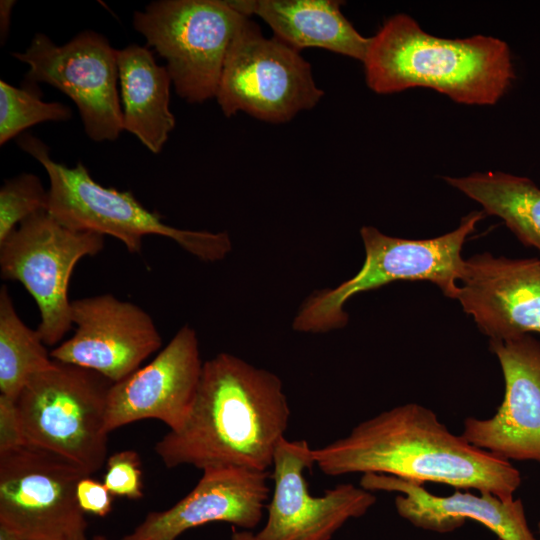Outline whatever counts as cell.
<instances>
[{
	"label": "cell",
	"mask_w": 540,
	"mask_h": 540,
	"mask_svg": "<svg viewBox=\"0 0 540 540\" xmlns=\"http://www.w3.org/2000/svg\"><path fill=\"white\" fill-rule=\"evenodd\" d=\"M315 465L326 475H392L412 482H434L491 493L513 500L521 474L510 461L453 434L431 409L407 403L357 424L351 432L313 449Z\"/></svg>",
	"instance_id": "6da1fadb"
},
{
	"label": "cell",
	"mask_w": 540,
	"mask_h": 540,
	"mask_svg": "<svg viewBox=\"0 0 540 540\" xmlns=\"http://www.w3.org/2000/svg\"><path fill=\"white\" fill-rule=\"evenodd\" d=\"M290 408L280 378L229 353L203 363L191 411L155 445L167 468L269 471L285 438Z\"/></svg>",
	"instance_id": "7a4b0ae2"
},
{
	"label": "cell",
	"mask_w": 540,
	"mask_h": 540,
	"mask_svg": "<svg viewBox=\"0 0 540 540\" xmlns=\"http://www.w3.org/2000/svg\"><path fill=\"white\" fill-rule=\"evenodd\" d=\"M367 86L377 94L433 89L465 105H494L515 79L511 50L496 37L441 38L398 13L370 37L363 61Z\"/></svg>",
	"instance_id": "3957f363"
},
{
	"label": "cell",
	"mask_w": 540,
	"mask_h": 540,
	"mask_svg": "<svg viewBox=\"0 0 540 540\" xmlns=\"http://www.w3.org/2000/svg\"><path fill=\"white\" fill-rule=\"evenodd\" d=\"M19 147L36 159L49 178L47 211L64 226L112 236L130 253L142 251L143 239L159 235L206 262L224 259L232 243L226 232L178 229L167 225L162 216L145 208L129 191L104 187L87 168L78 163L68 167L50 157L49 147L29 133L18 137Z\"/></svg>",
	"instance_id": "277c9868"
},
{
	"label": "cell",
	"mask_w": 540,
	"mask_h": 540,
	"mask_svg": "<svg viewBox=\"0 0 540 540\" xmlns=\"http://www.w3.org/2000/svg\"><path fill=\"white\" fill-rule=\"evenodd\" d=\"M484 216V211L471 212L455 230L424 240L388 236L375 227H362L365 260L361 269L337 287L312 294L298 311L293 329L323 333L341 328L348 322L344 305L351 297L398 280L429 281L445 296L456 299L463 244Z\"/></svg>",
	"instance_id": "5b68a950"
},
{
	"label": "cell",
	"mask_w": 540,
	"mask_h": 540,
	"mask_svg": "<svg viewBox=\"0 0 540 540\" xmlns=\"http://www.w3.org/2000/svg\"><path fill=\"white\" fill-rule=\"evenodd\" d=\"M112 382L101 374L54 360L33 375L16 404L26 444L62 455L90 476L107 460L105 429Z\"/></svg>",
	"instance_id": "8992f818"
},
{
	"label": "cell",
	"mask_w": 540,
	"mask_h": 540,
	"mask_svg": "<svg viewBox=\"0 0 540 540\" xmlns=\"http://www.w3.org/2000/svg\"><path fill=\"white\" fill-rule=\"evenodd\" d=\"M246 16L227 0H158L133 27L166 61L175 92L189 103L216 96L230 45Z\"/></svg>",
	"instance_id": "52a82bcc"
},
{
	"label": "cell",
	"mask_w": 540,
	"mask_h": 540,
	"mask_svg": "<svg viewBox=\"0 0 540 540\" xmlns=\"http://www.w3.org/2000/svg\"><path fill=\"white\" fill-rule=\"evenodd\" d=\"M324 91L311 65L246 17L228 50L215 98L226 117L245 112L270 123L290 121L315 107Z\"/></svg>",
	"instance_id": "ba28073f"
},
{
	"label": "cell",
	"mask_w": 540,
	"mask_h": 540,
	"mask_svg": "<svg viewBox=\"0 0 540 540\" xmlns=\"http://www.w3.org/2000/svg\"><path fill=\"white\" fill-rule=\"evenodd\" d=\"M104 247V236L70 229L48 211L24 220L0 243V275L20 282L35 300L37 328L47 346L59 343L72 328L69 282L76 264Z\"/></svg>",
	"instance_id": "9c48e42d"
},
{
	"label": "cell",
	"mask_w": 540,
	"mask_h": 540,
	"mask_svg": "<svg viewBox=\"0 0 540 540\" xmlns=\"http://www.w3.org/2000/svg\"><path fill=\"white\" fill-rule=\"evenodd\" d=\"M11 56L28 65L25 83L48 84L75 103L91 140L115 141L124 131L117 50L103 35L85 30L59 46L37 33L24 52Z\"/></svg>",
	"instance_id": "30bf717a"
},
{
	"label": "cell",
	"mask_w": 540,
	"mask_h": 540,
	"mask_svg": "<svg viewBox=\"0 0 540 540\" xmlns=\"http://www.w3.org/2000/svg\"><path fill=\"white\" fill-rule=\"evenodd\" d=\"M85 476L72 460L30 444L0 453V524L33 540L86 532L76 498Z\"/></svg>",
	"instance_id": "8fae6325"
},
{
	"label": "cell",
	"mask_w": 540,
	"mask_h": 540,
	"mask_svg": "<svg viewBox=\"0 0 540 540\" xmlns=\"http://www.w3.org/2000/svg\"><path fill=\"white\" fill-rule=\"evenodd\" d=\"M314 465L306 440L282 439L272 466L268 518L254 540H331L347 521L362 517L376 503L373 492L351 483L312 495L304 473Z\"/></svg>",
	"instance_id": "7c38bea8"
},
{
	"label": "cell",
	"mask_w": 540,
	"mask_h": 540,
	"mask_svg": "<svg viewBox=\"0 0 540 540\" xmlns=\"http://www.w3.org/2000/svg\"><path fill=\"white\" fill-rule=\"evenodd\" d=\"M74 334L50 355L53 360L93 370L112 383L135 372L162 346L151 316L112 294L71 301Z\"/></svg>",
	"instance_id": "4fadbf2b"
},
{
	"label": "cell",
	"mask_w": 540,
	"mask_h": 540,
	"mask_svg": "<svg viewBox=\"0 0 540 540\" xmlns=\"http://www.w3.org/2000/svg\"><path fill=\"white\" fill-rule=\"evenodd\" d=\"M203 363L196 331L182 326L147 365L113 383L107 399V433L144 419L170 431L184 425L199 387Z\"/></svg>",
	"instance_id": "5bb4252c"
},
{
	"label": "cell",
	"mask_w": 540,
	"mask_h": 540,
	"mask_svg": "<svg viewBox=\"0 0 540 540\" xmlns=\"http://www.w3.org/2000/svg\"><path fill=\"white\" fill-rule=\"evenodd\" d=\"M505 392L490 418L468 417L460 434L467 442L507 461L540 464V342L529 334L490 340Z\"/></svg>",
	"instance_id": "9a60e30c"
},
{
	"label": "cell",
	"mask_w": 540,
	"mask_h": 540,
	"mask_svg": "<svg viewBox=\"0 0 540 540\" xmlns=\"http://www.w3.org/2000/svg\"><path fill=\"white\" fill-rule=\"evenodd\" d=\"M456 299L490 340L540 334V259L464 260Z\"/></svg>",
	"instance_id": "2e32d148"
},
{
	"label": "cell",
	"mask_w": 540,
	"mask_h": 540,
	"mask_svg": "<svg viewBox=\"0 0 540 540\" xmlns=\"http://www.w3.org/2000/svg\"><path fill=\"white\" fill-rule=\"evenodd\" d=\"M271 474L236 467L203 470L197 485L169 509L149 512L121 540H176L185 531L212 522L250 530L261 521Z\"/></svg>",
	"instance_id": "e0dca14e"
},
{
	"label": "cell",
	"mask_w": 540,
	"mask_h": 540,
	"mask_svg": "<svg viewBox=\"0 0 540 540\" xmlns=\"http://www.w3.org/2000/svg\"><path fill=\"white\" fill-rule=\"evenodd\" d=\"M360 486L371 492L398 493L394 500L398 515L423 530L449 533L473 520L500 540H538L528 526L521 499L502 501L491 493L459 490L438 496L424 484L377 473L363 474Z\"/></svg>",
	"instance_id": "ac0fdd59"
},
{
	"label": "cell",
	"mask_w": 540,
	"mask_h": 540,
	"mask_svg": "<svg viewBox=\"0 0 540 540\" xmlns=\"http://www.w3.org/2000/svg\"><path fill=\"white\" fill-rule=\"evenodd\" d=\"M238 12L260 17L274 35L300 51L321 48L363 63L370 37L361 35L336 0H227Z\"/></svg>",
	"instance_id": "d6986e66"
},
{
	"label": "cell",
	"mask_w": 540,
	"mask_h": 540,
	"mask_svg": "<svg viewBox=\"0 0 540 540\" xmlns=\"http://www.w3.org/2000/svg\"><path fill=\"white\" fill-rule=\"evenodd\" d=\"M117 65L123 130L158 154L176 124L168 70L157 64L147 46L138 44L117 50Z\"/></svg>",
	"instance_id": "ffe728a7"
},
{
	"label": "cell",
	"mask_w": 540,
	"mask_h": 540,
	"mask_svg": "<svg viewBox=\"0 0 540 540\" xmlns=\"http://www.w3.org/2000/svg\"><path fill=\"white\" fill-rule=\"evenodd\" d=\"M445 180L478 202L485 214L501 218L523 244L540 252V187L532 180L500 171Z\"/></svg>",
	"instance_id": "44dd1931"
},
{
	"label": "cell",
	"mask_w": 540,
	"mask_h": 540,
	"mask_svg": "<svg viewBox=\"0 0 540 540\" xmlns=\"http://www.w3.org/2000/svg\"><path fill=\"white\" fill-rule=\"evenodd\" d=\"M54 363L37 330L18 316L5 286L0 290V392L17 400L29 379Z\"/></svg>",
	"instance_id": "7402d4cb"
},
{
	"label": "cell",
	"mask_w": 540,
	"mask_h": 540,
	"mask_svg": "<svg viewBox=\"0 0 540 540\" xmlns=\"http://www.w3.org/2000/svg\"><path fill=\"white\" fill-rule=\"evenodd\" d=\"M71 109L60 102L41 99L38 85L25 83L21 88L0 81V145L6 144L27 128L46 121H66Z\"/></svg>",
	"instance_id": "603a6c76"
},
{
	"label": "cell",
	"mask_w": 540,
	"mask_h": 540,
	"mask_svg": "<svg viewBox=\"0 0 540 540\" xmlns=\"http://www.w3.org/2000/svg\"><path fill=\"white\" fill-rule=\"evenodd\" d=\"M49 192L40 178L21 173L0 189V243L28 217L48 209Z\"/></svg>",
	"instance_id": "cb8c5ba5"
},
{
	"label": "cell",
	"mask_w": 540,
	"mask_h": 540,
	"mask_svg": "<svg viewBox=\"0 0 540 540\" xmlns=\"http://www.w3.org/2000/svg\"><path fill=\"white\" fill-rule=\"evenodd\" d=\"M103 483L113 496L140 499L143 496V482L138 453L124 450L109 456Z\"/></svg>",
	"instance_id": "d4e9b609"
},
{
	"label": "cell",
	"mask_w": 540,
	"mask_h": 540,
	"mask_svg": "<svg viewBox=\"0 0 540 540\" xmlns=\"http://www.w3.org/2000/svg\"><path fill=\"white\" fill-rule=\"evenodd\" d=\"M112 496L103 482H99L91 476L83 477L76 487V498L80 509L84 513L99 517H105L110 513Z\"/></svg>",
	"instance_id": "484cf974"
},
{
	"label": "cell",
	"mask_w": 540,
	"mask_h": 540,
	"mask_svg": "<svg viewBox=\"0 0 540 540\" xmlns=\"http://www.w3.org/2000/svg\"><path fill=\"white\" fill-rule=\"evenodd\" d=\"M25 444L16 401L0 394V453Z\"/></svg>",
	"instance_id": "4316f807"
},
{
	"label": "cell",
	"mask_w": 540,
	"mask_h": 540,
	"mask_svg": "<svg viewBox=\"0 0 540 540\" xmlns=\"http://www.w3.org/2000/svg\"><path fill=\"white\" fill-rule=\"evenodd\" d=\"M14 4H15V1H11V0H1L0 2V31H1L0 35H1L2 44H3V41L5 42V38L7 37L12 8Z\"/></svg>",
	"instance_id": "83f0119b"
},
{
	"label": "cell",
	"mask_w": 540,
	"mask_h": 540,
	"mask_svg": "<svg viewBox=\"0 0 540 540\" xmlns=\"http://www.w3.org/2000/svg\"><path fill=\"white\" fill-rule=\"evenodd\" d=\"M0 540H33V539L28 538L3 524H0Z\"/></svg>",
	"instance_id": "f1b7e54d"
},
{
	"label": "cell",
	"mask_w": 540,
	"mask_h": 540,
	"mask_svg": "<svg viewBox=\"0 0 540 540\" xmlns=\"http://www.w3.org/2000/svg\"><path fill=\"white\" fill-rule=\"evenodd\" d=\"M41 540H87L86 532H78L74 534L64 535L56 538L41 539Z\"/></svg>",
	"instance_id": "f546056e"
},
{
	"label": "cell",
	"mask_w": 540,
	"mask_h": 540,
	"mask_svg": "<svg viewBox=\"0 0 540 540\" xmlns=\"http://www.w3.org/2000/svg\"><path fill=\"white\" fill-rule=\"evenodd\" d=\"M230 540H254V534L248 530L233 533Z\"/></svg>",
	"instance_id": "4dcf8cb0"
},
{
	"label": "cell",
	"mask_w": 540,
	"mask_h": 540,
	"mask_svg": "<svg viewBox=\"0 0 540 540\" xmlns=\"http://www.w3.org/2000/svg\"><path fill=\"white\" fill-rule=\"evenodd\" d=\"M92 540H107L103 535H95Z\"/></svg>",
	"instance_id": "1f68e13d"
},
{
	"label": "cell",
	"mask_w": 540,
	"mask_h": 540,
	"mask_svg": "<svg viewBox=\"0 0 540 540\" xmlns=\"http://www.w3.org/2000/svg\"><path fill=\"white\" fill-rule=\"evenodd\" d=\"M538 534H539L538 540H540V522L538 523Z\"/></svg>",
	"instance_id": "d6a6232c"
}]
</instances>
